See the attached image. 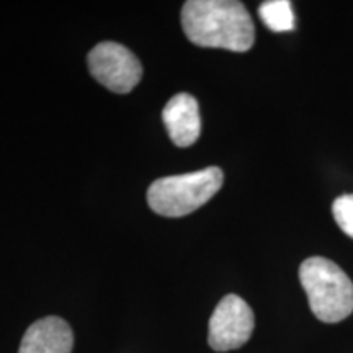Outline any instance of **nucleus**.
<instances>
[{"instance_id": "obj_1", "label": "nucleus", "mask_w": 353, "mask_h": 353, "mask_svg": "<svg viewBox=\"0 0 353 353\" xmlns=\"http://www.w3.org/2000/svg\"><path fill=\"white\" fill-rule=\"evenodd\" d=\"M182 26L190 41L203 48L244 52L255 41L254 21L244 3L236 0H188L182 8Z\"/></svg>"}, {"instance_id": "obj_2", "label": "nucleus", "mask_w": 353, "mask_h": 353, "mask_svg": "<svg viewBox=\"0 0 353 353\" xmlns=\"http://www.w3.org/2000/svg\"><path fill=\"white\" fill-rule=\"evenodd\" d=\"M301 281L312 314L322 322L335 324L353 312V283L332 260L311 257L299 267Z\"/></svg>"}, {"instance_id": "obj_3", "label": "nucleus", "mask_w": 353, "mask_h": 353, "mask_svg": "<svg viewBox=\"0 0 353 353\" xmlns=\"http://www.w3.org/2000/svg\"><path fill=\"white\" fill-rule=\"evenodd\" d=\"M223 182L224 175L219 167L164 176L149 187L148 203L157 214L182 218L210 201L223 187Z\"/></svg>"}, {"instance_id": "obj_4", "label": "nucleus", "mask_w": 353, "mask_h": 353, "mask_svg": "<svg viewBox=\"0 0 353 353\" xmlns=\"http://www.w3.org/2000/svg\"><path fill=\"white\" fill-rule=\"evenodd\" d=\"M92 76L114 94H128L143 77L139 59L123 44L105 41L88 52Z\"/></svg>"}, {"instance_id": "obj_5", "label": "nucleus", "mask_w": 353, "mask_h": 353, "mask_svg": "<svg viewBox=\"0 0 353 353\" xmlns=\"http://www.w3.org/2000/svg\"><path fill=\"white\" fill-rule=\"evenodd\" d=\"M255 327L252 309L237 294H228L216 306L208 325V343L216 352L236 350L247 343Z\"/></svg>"}, {"instance_id": "obj_6", "label": "nucleus", "mask_w": 353, "mask_h": 353, "mask_svg": "<svg viewBox=\"0 0 353 353\" xmlns=\"http://www.w3.org/2000/svg\"><path fill=\"white\" fill-rule=\"evenodd\" d=\"M162 120L169 131L172 143L179 148L195 144L201 132L200 107L195 97L176 94L162 110Z\"/></svg>"}, {"instance_id": "obj_7", "label": "nucleus", "mask_w": 353, "mask_h": 353, "mask_svg": "<svg viewBox=\"0 0 353 353\" xmlns=\"http://www.w3.org/2000/svg\"><path fill=\"white\" fill-rule=\"evenodd\" d=\"M74 334L64 319L56 316L33 322L21 339L19 353H70Z\"/></svg>"}, {"instance_id": "obj_8", "label": "nucleus", "mask_w": 353, "mask_h": 353, "mask_svg": "<svg viewBox=\"0 0 353 353\" xmlns=\"http://www.w3.org/2000/svg\"><path fill=\"white\" fill-rule=\"evenodd\" d=\"M259 15L267 28L275 33L294 30V13L290 0H268L259 7Z\"/></svg>"}, {"instance_id": "obj_9", "label": "nucleus", "mask_w": 353, "mask_h": 353, "mask_svg": "<svg viewBox=\"0 0 353 353\" xmlns=\"http://www.w3.org/2000/svg\"><path fill=\"white\" fill-rule=\"evenodd\" d=\"M332 214L339 228L353 239V193L339 196L334 201Z\"/></svg>"}]
</instances>
